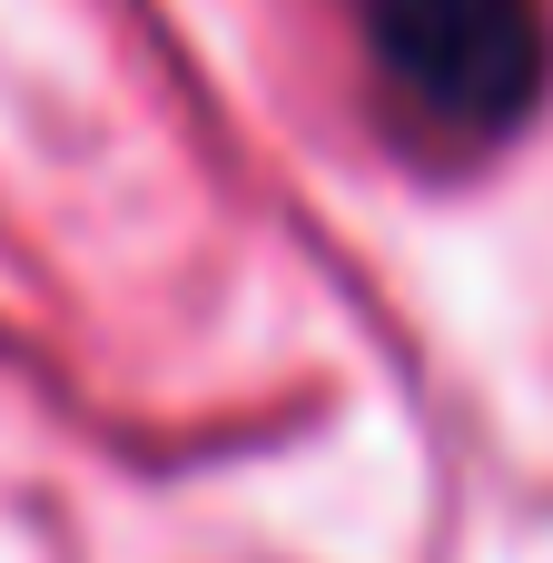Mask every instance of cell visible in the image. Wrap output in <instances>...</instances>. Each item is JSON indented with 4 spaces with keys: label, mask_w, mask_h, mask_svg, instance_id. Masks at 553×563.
Listing matches in <instances>:
<instances>
[{
    "label": "cell",
    "mask_w": 553,
    "mask_h": 563,
    "mask_svg": "<svg viewBox=\"0 0 553 563\" xmlns=\"http://www.w3.org/2000/svg\"><path fill=\"white\" fill-rule=\"evenodd\" d=\"M366 49L386 89L445 139H505L553 79L544 0H366Z\"/></svg>",
    "instance_id": "1"
}]
</instances>
